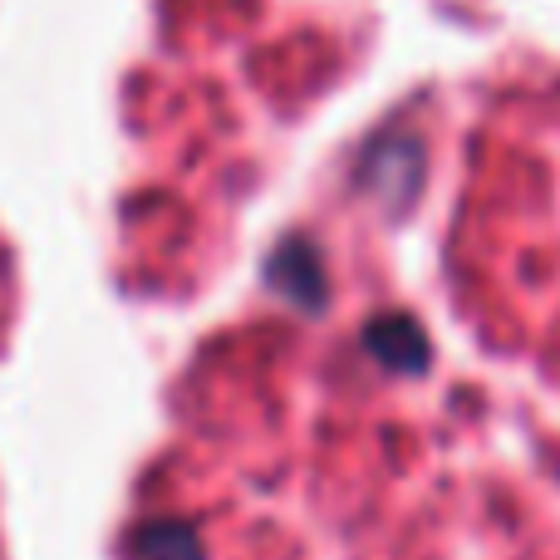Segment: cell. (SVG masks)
Masks as SVG:
<instances>
[{
  "label": "cell",
  "instance_id": "cell-1",
  "mask_svg": "<svg viewBox=\"0 0 560 560\" xmlns=\"http://www.w3.org/2000/svg\"><path fill=\"white\" fill-rule=\"evenodd\" d=\"M364 345L374 349V359H384L388 369H423L428 364V335L418 329V319L408 315H378L364 329Z\"/></svg>",
  "mask_w": 560,
  "mask_h": 560
},
{
  "label": "cell",
  "instance_id": "cell-2",
  "mask_svg": "<svg viewBox=\"0 0 560 560\" xmlns=\"http://www.w3.org/2000/svg\"><path fill=\"white\" fill-rule=\"evenodd\" d=\"M271 280L280 285V295H290L295 305L319 310V295H325V271H319V256L310 242H285L271 261Z\"/></svg>",
  "mask_w": 560,
  "mask_h": 560
},
{
  "label": "cell",
  "instance_id": "cell-3",
  "mask_svg": "<svg viewBox=\"0 0 560 560\" xmlns=\"http://www.w3.org/2000/svg\"><path fill=\"white\" fill-rule=\"evenodd\" d=\"M138 551L143 560H202V546L187 526H173V522H158V526H143L138 536Z\"/></svg>",
  "mask_w": 560,
  "mask_h": 560
}]
</instances>
